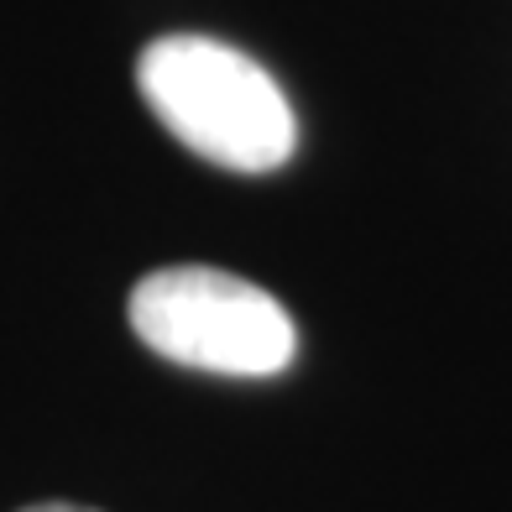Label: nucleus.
<instances>
[{"label": "nucleus", "instance_id": "f257e3e1", "mask_svg": "<svg viewBox=\"0 0 512 512\" xmlns=\"http://www.w3.org/2000/svg\"><path fill=\"white\" fill-rule=\"evenodd\" d=\"M136 84L183 147L230 173H272L298 147L288 95L230 42L194 32L157 37L136 63Z\"/></svg>", "mask_w": 512, "mask_h": 512}, {"label": "nucleus", "instance_id": "7ed1b4c3", "mask_svg": "<svg viewBox=\"0 0 512 512\" xmlns=\"http://www.w3.org/2000/svg\"><path fill=\"white\" fill-rule=\"evenodd\" d=\"M27 512H89V507H68V502H42V507H27Z\"/></svg>", "mask_w": 512, "mask_h": 512}, {"label": "nucleus", "instance_id": "f03ea898", "mask_svg": "<svg viewBox=\"0 0 512 512\" xmlns=\"http://www.w3.org/2000/svg\"><path fill=\"white\" fill-rule=\"evenodd\" d=\"M131 330L147 351L220 377H277L298 330L267 288L220 267H162L131 288Z\"/></svg>", "mask_w": 512, "mask_h": 512}]
</instances>
